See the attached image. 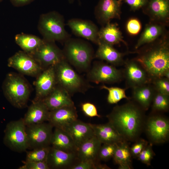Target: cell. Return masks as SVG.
<instances>
[{"mask_svg": "<svg viewBox=\"0 0 169 169\" xmlns=\"http://www.w3.org/2000/svg\"><path fill=\"white\" fill-rule=\"evenodd\" d=\"M130 100L124 104L115 106L106 117L108 122L126 141H135L144 130L145 111L134 101Z\"/></svg>", "mask_w": 169, "mask_h": 169, "instance_id": "obj_1", "label": "cell"}, {"mask_svg": "<svg viewBox=\"0 0 169 169\" xmlns=\"http://www.w3.org/2000/svg\"><path fill=\"white\" fill-rule=\"evenodd\" d=\"M167 31L158 38L145 44L137 51L135 58L152 79L163 77L169 70V39Z\"/></svg>", "mask_w": 169, "mask_h": 169, "instance_id": "obj_2", "label": "cell"}, {"mask_svg": "<svg viewBox=\"0 0 169 169\" xmlns=\"http://www.w3.org/2000/svg\"><path fill=\"white\" fill-rule=\"evenodd\" d=\"M65 59L77 68L87 69L93 56V51L89 43L82 39L69 38L64 42L62 50Z\"/></svg>", "mask_w": 169, "mask_h": 169, "instance_id": "obj_3", "label": "cell"}, {"mask_svg": "<svg viewBox=\"0 0 169 169\" xmlns=\"http://www.w3.org/2000/svg\"><path fill=\"white\" fill-rule=\"evenodd\" d=\"M3 94L8 100L14 107L19 109L27 104L30 94L27 83L20 75L10 73L3 82Z\"/></svg>", "mask_w": 169, "mask_h": 169, "instance_id": "obj_4", "label": "cell"}, {"mask_svg": "<svg viewBox=\"0 0 169 169\" xmlns=\"http://www.w3.org/2000/svg\"><path fill=\"white\" fill-rule=\"evenodd\" d=\"M38 27L43 39L45 40L64 42L70 38L65 29L63 17L56 11L42 14L39 18Z\"/></svg>", "mask_w": 169, "mask_h": 169, "instance_id": "obj_5", "label": "cell"}, {"mask_svg": "<svg viewBox=\"0 0 169 169\" xmlns=\"http://www.w3.org/2000/svg\"><path fill=\"white\" fill-rule=\"evenodd\" d=\"M57 84L70 95L82 92L84 89L85 83L67 61L64 59L54 66Z\"/></svg>", "mask_w": 169, "mask_h": 169, "instance_id": "obj_6", "label": "cell"}, {"mask_svg": "<svg viewBox=\"0 0 169 169\" xmlns=\"http://www.w3.org/2000/svg\"><path fill=\"white\" fill-rule=\"evenodd\" d=\"M4 133L3 143L11 150L21 152L28 148L26 125L23 118L8 123Z\"/></svg>", "mask_w": 169, "mask_h": 169, "instance_id": "obj_7", "label": "cell"}, {"mask_svg": "<svg viewBox=\"0 0 169 169\" xmlns=\"http://www.w3.org/2000/svg\"><path fill=\"white\" fill-rule=\"evenodd\" d=\"M144 129L152 144H162L168 140L169 120L157 113L153 112L146 119Z\"/></svg>", "mask_w": 169, "mask_h": 169, "instance_id": "obj_8", "label": "cell"}, {"mask_svg": "<svg viewBox=\"0 0 169 169\" xmlns=\"http://www.w3.org/2000/svg\"><path fill=\"white\" fill-rule=\"evenodd\" d=\"M30 55L43 70L50 66H55L65 59L62 50L56 45L55 42L44 39L42 44Z\"/></svg>", "mask_w": 169, "mask_h": 169, "instance_id": "obj_9", "label": "cell"}, {"mask_svg": "<svg viewBox=\"0 0 169 169\" xmlns=\"http://www.w3.org/2000/svg\"><path fill=\"white\" fill-rule=\"evenodd\" d=\"M87 77L90 81L96 84L118 83L124 79L122 70L114 65L101 62L94 63Z\"/></svg>", "mask_w": 169, "mask_h": 169, "instance_id": "obj_10", "label": "cell"}, {"mask_svg": "<svg viewBox=\"0 0 169 169\" xmlns=\"http://www.w3.org/2000/svg\"><path fill=\"white\" fill-rule=\"evenodd\" d=\"M53 127L45 122L26 126L28 148L50 146Z\"/></svg>", "mask_w": 169, "mask_h": 169, "instance_id": "obj_11", "label": "cell"}, {"mask_svg": "<svg viewBox=\"0 0 169 169\" xmlns=\"http://www.w3.org/2000/svg\"><path fill=\"white\" fill-rule=\"evenodd\" d=\"M122 70L126 87L133 89L151 83V79L141 64L135 59L125 61Z\"/></svg>", "mask_w": 169, "mask_h": 169, "instance_id": "obj_12", "label": "cell"}, {"mask_svg": "<svg viewBox=\"0 0 169 169\" xmlns=\"http://www.w3.org/2000/svg\"><path fill=\"white\" fill-rule=\"evenodd\" d=\"M8 65L28 75H38L43 70L36 61L24 51H19L10 57Z\"/></svg>", "mask_w": 169, "mask_h": 169, "instance_id": "obj_13", "label": "cell"}, {"mask_svg": "<svg viewBox=\"0 0 169 169\" xmlns=\"http://www.w3.org/2000/svg\"><path fill=\"white\" fill-rule=\"evenodd\" d=\"M121 3L119 0H100L95 10L99 23L103 26L113 19H120Z\"/></svg>", "mask_w": 169, "mask_h": 169, "instance_id": "obj_14", "label": "cell"}, {"mask_svg": "<svg viewBox=\"0 0 169 169\" xmlns=\"http://www.w3.org/2000/svg\"><path fill=\"white\" fill-rule=\"evenodd\" d=\"M54 66L44 69L35 82L36 96L33 101L41 100L47 96L57 85Z\"/></svg>", "mask_w": 169, "mask_h": 169, "instance_id": "obj_15", "label": "cell"}, {"mask_svg": "<svg viewBox=\"0 0 169 169\" xmlns=\"http://www.w3.org/2000/svg\"><path fill=\"white\" fill-rule=\"evenodd\" d=\"M150 21L167 26L169 22V0H147L142 8Z\"/></svg>", "mask_w": 169, "mask_h": 169, "instance_id": "obj_16", "label": "cell"}, {"mask_svg": "<svg viewBox=\"0 0 169 169\" xmlns=\"http://www.w3.org/2000/svg\"><path fill=\"white\" fill-rule=\"evenodd\" d=\"M74 105L63 107L49 111L48 121L53 127L63 130L77 119Z\"/></svg>", "mask_w": 169, "mask_h": 169, "instance_id": "obj_17", "label": "cell"}, {"mask_svg": "<svg viewBox=\"0 0 169 169\" xmlns=\"http://www.w3.org/2000/svg\"><path fill=\"white\" fill-rule=\"evenodd\" d=\"M74 34L97 44L99 43L97 27L92 22L79 18L69 20L67 23Z\"/></svg>", "mask_w": 169, "mask_h": 169, "instance_id": "obj_18", "label": "cell"}, {"mask_svg": "<svg viewBox=\"0 0 169 169\" xmlns=\"http://www.w3.org/2000/svg\"><path fill=\"white\" fill-rule=\"evenodd\" d=\"M78 161L77 152H66L50 146L47 162L50 169H70Z\"/></svg>", "mask_w": 169, "mask_h": 169, "instance_id": "obj_19", "label": "cell"}, {"mask_svg": "<svg viewBox=\"0 0 169 169\" xmlns=\"http://www.w3.org/2000/svg\"><path fill=\"white\" fill-rule=\"evenodd\" d=\"M64 130L72 138L77 150L81 144L95 136L90 123L78 119L67 126Z\"/></svg>", "mask_w": 169, "mask_h": 169, "instance_id": "obj_20", "label": "cell"}, {"mask_svg": "<svg viewBox=\"0 0 169 169\" xmlns=\"http://www.w3.org/2000/svg\"><path fill=\"white\" fill-rule=\"evenodd\" d=\"M57 85L47 96L41 100L49 111L65 106L74 105L69 93Z\"/></svg>", "mask_w": 169, "mask_h": 169, "instance_id": "obj_21", "label": "cell"}, {"mask_svg": "<svg viewBox=\"0 0 169 169\" xmlns=\"http://www.w3.org/2000/svg\"><path fill=\"white\" fill-rule=\"evenodd\" d=\"M90 125L95 136L102 144H118L126 141L109 122L105 124Z\"/></svg>", "mask_w": 169, "mask_h": 169, "instance_id": "obj_22", "label": "cell"}, {"mask_svg": "<svg viewBox=\"0 0 169 169\" xmlns=\"http://www.w3.org/2000/svg\"><path fill=\"white\" fill-rule=\"evenodd\" d=\"M49 112L42 100L33 101L23 120L26 126L42 123L48 121Z\"/></svg>", "mask_w": 169, "mask_h": 169, "instance_id": "obj_23", "label": "cell"}, {"mask_svg": "<svg viewBox=\"0 0 169 169\" xmlns=\"http://www.w3.org/2000/svg\"><path fill=\"white\" fill-rule=\"evenodd\" d=\"M101 144L95 136L84 142L77 150L79 161H91L99 163L98 153Z\"/></svg>", "mask_w": 169, "mask_h": 169, "instance_id": "obj_24", "label": "cell"}, {"mask_svg": "<svg viewBox=\"0 0 169 169\" xmlns=\"http://www.w3.org/2000/svg\"><path fill=\"white\" fill-rule=\"evenodd\" d=\"M98 47L95 56L99 59L104 60L115 66L124 64V59L125 53L119 52L113 45L106 43L99 42Z\"/></svg>", "mask_w": 169, "mask_h": 169, "instance_id": "obj_25", "label": "cell"}, {"mask_svg": "<svg viewBox=\"0 0 169 169\" xmlns=\"http://www.w3.org/2000/svg\"><path fill=\"white\" fill-rule=\"evenodd\" d=\"M166 26L161 23L150 21L146 26L135 46V49H138L158 38L167 31Z\"/></svg>", "mask_w": 169, "mask_h": 169, "instance_id": "obj_26", "label": "cell"}, {"mask_svg": "<svg viewBox=\"0 0 169 169\" xmlns=\"http://www.w3.org/2000/svg\"><path fill=\"white\" fill-rule=\"evenodd\" d=\"M151 84L148 83L132 89L133 100L145 111L150 107L156 92Z\"/></svg>", "mask_w": 169, "mask_h": 169, "instance_id": "obj_27", "label": "cell"}, {"mask_svg": "<svg viewBox=\"0 0 169 169\" xmlns=\"http://www.w3.org/2000/svg\"><path fill=\"white\" fill-rule=\"evenodd\" d=\"M102 26L99 31V42H103L113 46L122 42L127 45L117 24L109 22Z\"/></svg>", "mask_w": 169, "mask_h": 169, "instance_id": "obj_28", "label": "cell"}, {"mask_svg": "<svg viewBox=\"0 0 169 169\" xmlns=\"http://www.w3.org/2000/svg\"><path fill=\"white\" fill-rule=\"evenodd\" d=\"M50 145L57 149L68 152H77V149L72 138L65 131L55 128L51 137Z\"/></svg>", "mask_w": 169, "mask_h": 169, "instance_id": "obj_29", "label": "cell"}, {"mask_svg": "<svg viewBox=\"0 0 169 169\" xmlns=\"http://www.w3.org/2000/svg\"><path fill=\"white\" fill-rule=\"evenodd\" d=\"M131 157L130 147L127 141L117 144L112 158L115 163L119 165V169H131Z\"/></svg>", "mask_w": 169, "mask_h": 169, "instance_id": "obj_30", "label": "cell"}, {"mask_svg": "<svg viewBox=\"0 0 169 169\" xmlns=\"http://www.w3.org/2000/svg\"><path fill=\"white\" fill-rule=\"evenodd\" d=\"M17 44L28 54L32 55L42 44L43 39L32 35L21 33L17 34L15 38Z\"/></svg>", "mask_w": 169, "mask_h": 169, "instance_id": "obj_31", "label": "cell"}, {"mask_svg": "<svg viewBox=\"0 0 169 169\" xmlns=\"http://www.w3.org/2000/svg\"><path fill=\"white\" fill-rule=\"evenodd\" d=\"M101 89L108 90V94L107 97L108 103L110 104L117 103L123 99L130 100V98L127 97L125 94V90L127 89L117 87H108L105 85L100 86Z\"/></svg>", "mask_w": 169, "mask_h": 169, "instance_id": "obj_32", "label": "cell"}, {"mask_svg": "<svg viewBox=\"0 0 169 169\" xmlns=\"http://www.w3.org/2000/svg\"><path fill=\"white\" fill-rule=\"evenodd\" d=\"M169 96L156 91L151 104L152 112L158 113L167 111L169 108Z\"/></svg>", "mask_w": 169, "mask_h": 169, "instance_id": "obj_33", "label": "cell"}, {"mask_svg": "<svg viewBox=\"0 0 169 169\" xmlns=\"http://www.w3.org/2000/svg\"><path fill=\"white\" fill-rule=\"evenodd\" d=\"M50 146L32 149L27 152L26 161H47Z\"/></svg>", "mask_w": 169, "mask_h": 169, "instance_id": "obj_34", "label": "cell"}, {"mask_svg": "<svg viewBox=\"0 0 169 169\" xmlns=\"http://www.w3.org/2000/svg\"><path fill=\"white\" fill-rule=\"evenodd\" d=\"M151 83L156 90L161 93L169 95V79L160 77L152 79Z\"/></svg>", "mask_w": 169, "mask_h": 169, "instance_id": "obj_35", "label": "cell"}, {"mask_svg": "<svg viewBox=\"0 0 169 169\" xmlns=\"http://www.w3.org/2000/svg\"><path fill=\"white\" fill-rule=\"evenodd\" d=\"M117 144H104L101 146L98 153L100 160L107 161L112 158L117 146Z\"/></svg>", "mask_w": 169, "mask_h": 169, "instance_id": "obj_36", "label": "cell"}, {"mask_svg": "<svg viewBox=\"0 0 169 169\" xmlns=\"http://www.w3.org/2000/svg\"><path fill=\"white\" fill-rule=\"evenodd\" d=\"M109 167L105 165L96 163L91 161H78L72 166L70 169H108Z\"/></svg>", "mask_w": 169, "mask_h": 169, "instance_id": "obj_37", "label": "cell"}, {"mask_svg": "<svg viewBox=\"0 0 169 169\" xmlns=\"http://www.w3.org/2000/svg\"><path fill=\"white\" fill-rule=\"evenodd\" d=\"M152 144L150 143L144 148L139 154L138 159L147 166L151 165V162L155 154L152 149Z\"/></svg>", "mask_w": 169, "mask_h": 169, "instance_id": "obj_38", "label": "cell"}, {"mask_svg": "<svg viewBox=\"0 0 169 169\" xmlns=\"http://www.w3.org/2000/svg\"><path fill=\"white\" fill-rule=\"evenodd\" d=\"M126 29L130 35L134 36L138 34L141 29V24L137 18H132L130 19L126 24Z\"/></svg>", "mask_w": 169, "mask_h": 169, "instance_id": "obj_39", "label": "cell"}, {"mask_svg": "<svg viewBox=\"0 0 169 169\" xmlns=\"http://www.w3.org/2000/svg\"><path fill=\"white\" fill-rule=\"evenodd\" d=\"M130 148L131 153L132 157H137L144 148L148 145V142L142 139L139 138Z\"/></svg>", "mask_w": 169, "mask_h": 169, "instance_id": "obj_40", "label": "cell"}, {"mask_svg": "<svg viewBox=\"0 0 169 169\" xmlns=\"http://www.w3.org/2000/svg\"><path fill=\"white\" fill-rule=\"evenodd\" d=\"M19 169H49L47 161H26Z\"/></svg>", "mask_w": 169, "mask_h": 169, "instance_id": "obj_41", "label": "cell"}, {"mask_svg": "<svg viewBox=\"0 0 169 169\" xmlns=\"http://www.w3.org/2000/svg\"><path fill=\"white\" fill-rule=\"evenodd\" d=\"M81 108L83 113L87 116L100 117V115L98 113L95 106L92 103L88 102L83 103L81 105Z\"/></svg>", "mask_w": 169, "mask_h": 169, "instance_id": "obj_42", "label": "cell"}, {"mask_svg": "<svg viewBox=\"0 0 169 169\" xmlns=\"http://www.w3.org/2000/svg\"><path fill=\"white\" fill-rule=\"evenodd\" d=\"M147 0H123L133 11L142 8L145 4Z\"/></svg>", "mask_w": 169, "mask_h": 169, "instance_id": "obj_43", "label": "cell"}, {"mask_svg": "<svg viewBox=\"0 0 169 169\" xmlns=\"http://www.w3.org/2000/svg\"><path fill=\"white\" fill-rule=\"evenodd\" d=\"M34 0H10L12 4L16 7H20L28 4Z\"/></svg>", "mask_w": 169, "mask_h": 169, "instance_id": "obj_44", "label": "cell"}, {"mask_svg": "<svg viewBox=\"0 0 169 169\" xmlns=\"http://www.w3.org/2000/svg\"><path fill=\"white\" fill-rule=\"evenodd\" d=\"M68 0L70 3H72L75 0Z\"/></svg>", "mask_w": 169, "mask_h": 169, "instance_id": "obj_45", "label": "cell"}, {"mask_svg": "<svg viewBox=\"0 0 169 169\" xmlns=\"http://www.w3.org/2000/svg\"><path fill=\"white\" fill-rule=\"evenodd\" d=\"M3 0H0V2H1Z\"/></svg>", "mask_w": 169, "mask_h": 169, "instance_id": "obj_46", "label": "cell"}, {"mask_svg": "<svg viewBox=\"0 0 169 169\" xmlns=\"http://www.w3.org/2000/svg\"><path fill=\"white\" fill-rule=\"evenodd\" d=\"M120 0V1H123V0Z\"/></svg>", "mask_w": 169, "mask_h": 169, "instance_id": "obj_47", "label": "cell"}]
</instances>
